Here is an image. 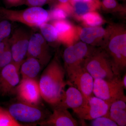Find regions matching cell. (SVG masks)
I'll return each instance as SVG.
<instances>
[{
    "mask_svg": "<svg viewBox=\"0 0 126 126\" xmlns=\"http://www.w3.org/2000/svg\"><path fill=\"white\" fill-rule=\"evenodd\" d=\"M66 73L57 54L50 61L43 71L39 82L41 97L52 106L61 100L65 86Z\"/></svg>",
    "mask_w": 126,
    "mask_h": 126,
    "instance_id": "1",
    "label": "cell"
},
{
    "mask_svg": "<svg viewBox=\"0 0 126 126\" xmlns=\"http://www.w3.org/2000/svg\"><path fill=\"white\" fill-rule=\"evenodd\" d=\"M110 105L94 95L88 99L86 105L75 114L81 119L92 120L108 113Z\"/></svg>",
    "mask_w": 126,
    "mask_h": 126,
    "instance_id": "13",
    "label": "cell"
},
{
    "mask_svg": "<svg viewBox=\"0 0 126 126\" xmlns=\"http://www.w3.org/2000/svg\"><path fill=\"white\" fill-rule=\"evenodd\" d=\"M90 124L92 126H118L115 122L106 116L100 117L93 119Z\"/></svg>",
    "mask_w": 126,
    "mask_h": 126,
    "instance_id": "28",
    "label": "cell"
},
{
    "mask_svg": "<svg viewBox=\"0 0 126 126\" xmlns=\"http://www.w3.org/2000/svg\"><path fill=\"white\" fill-rule=\"evenodd\" d=\"M25 0H4V3L8 9L10 7H15L24 5Z\"/></svg>",
    "mask_w": 126,
    "mask_h": 126,
    "instance_id": "30",
    "label": "cell"
},
{
    "mask_svg": "<svg viewBox=\"0 0 126 126\" xmlns=\"http://www.w3.org/2000/svg\"><path fill=\"white\" fill-rule=\"evenodd\" d=\"M72 13H73L72 7L69 3L59 2L49 12V20H66Z\"/></svg>",
    "mask_w": 126,
    "mask_h": 126,
    "instance_id": "21",
    "label": "cell"
},
{
    "mask_svg": "<svg viewBox=\"0 0 126 126\" xmlns=\"http://www.w3.org/2000/svg\"><path fill=\"white\" fill-rule=\"evenodd\" d=\"M69 2L72 5L73 13L78 19L86 13L95 11L98 9L94 0L93 1L86 0H70Z\"/></svg>",
    "mask_w": 126,
    "mask_h": 126,
    "instance_id": "20",
    "label": "cell"
},
{
    "mask_svg": "<svg viewBox=\"0 0 126 126\" xmlns=\"http://www.w3.org/2000/svg\"><path fill=\"white\" fill-rule=\"evenodd\" d=\"M122 82L123 84L124 89L126 90V73L124 74L123 77L122 78Z\"/></svg>",
    "mask_w": 126,
    "mask_h": 126,
    "instance_id": "32",
    "label": "cell"
},
{
    "mask_svg": "<svg viewBox=\"0 0 126 126\" xmlns=\"http://www.w3.org/2000/svg\"><path fill=\"white\" fill-rule=\"evenodd\" d=\"M86 0L88 1H93L94 0Z\"/></svg>",
    "mask_w": 126,
    "mask_h": 126,
    "instance_id": "34",
    "label": "cell"
},
{
    "mask_svg": "<svg viewBox=\"0 0 126 126\" xmlns=\"http://www.w3.org/2000/svg\"><path fill=\"white\" fill-rule=\"evenodd\" d=\"M48 2H50V3H53L56 0H48Z\"/></svg>",
    "mask_w": 126,
    "mask_h": 126,
    "instance_id": "33",
    "label": "cell"
},
{
    "mask_svg": "<svg viewBox=\"0 0 126 126\" xmlns=\"http://www.w3.org/2000/svg\"><path fill=\"white\" fill-rule=\"evenodd\" d=\"M0 17L10 22L22 23L31 28H37L49 21V12L41 7H29L14 10L0 7Z\"/></svg>",
    "mask_w": 126,
    "mask_h": 126,
    "instance_id": "3",
    "label": "cell"
},
{
    "mask_svg": "<svg viewBox=\"0 0 126 126\" xmlns=\"http://www.w3.org/2000/svg\"><path fill=\"white\" fill-rule=\"evenodd\" d=\"M118 126H126V98L117 99L110 105L108 113L105 115Z\"/></svg>",
    "mask_w": 126,
    "mask_h": 126,
    "instance_id": "18",
    "label": "cell"
},
{
    "mask_svg": "<svg viewBox=\"0 0 126 126\" xmlns=\"http://www.w3.org/2000/svg\"><path fill=\"white\" fill-rule=\"evenodd\" d=\"M122 76L112 79H94L93 93L110 105L117 99L126 98Z\"/></svg>",
    "mask_w": 126,
    "mask_h": 126,
    "instance_id": "5",
    "label": "cell"
},
{
    "mask_svg": "<svg viewBox=\"0 0 126 126\" xmlns=\"http://www.w3.org/2000/svg\"><path fill=\"white\" fill-rule=\"evenodd\" d=\"M8 111L17 122L38 124L46 119L51 114L49 111L40 108L20 101L9 106Z\"/></svg>",
    "mask_w": 126,
    "mask_h": 126,
    "instance_id": "6",
    "label": "cell"
},
{
    "mask_svg": "<svg viewBox=\"0 0 126 126\" xmlns=\"http://www.w3.org/2000/svg\"><path fill=\"white\" fill-rule=\"evenodd\" d=\"M83 63L64 69L69 82L73 84L88 100L94 95L93 93L94 79L85 69Z\"/></svg>",
    "mask_w": 126,
    "mask_h": 126,
    "instance_id": "8",
    "label": "cell"
},
{
    "mask_svg": "<svg viewBox=\"0 0 126 126\" xmlns=\"http://www.w3.org/2000/svg\"><path fill=\"white\" fill-rule=\"evenodd\" d=\"M32 33L23 27L16 28L10 36L9 42L12 53L13 62L20 70L27 56L30 39Z\"/></svg>",
    "mask_w": 126,
    "mask_h": 126,
    "instance_id": "7",
    "label": "cell"
},
{
    "mask_svg": "<svg viewBox=\"0 0 126 126\" xmlns=\"http://www.w3.org/2000/svg\"><path fill=\"white\" fill-rule=\"evenodd\" d=\"M107 33V29L101 26L79 29V36L82 42L93 47H101Z\"/></svg>",
    "mask_w": 126,
    "mask_h": 126,
    "instance_id": "17",
    "label": "cell"
},
{
    "mask_svg": "<svg viewBox=\"0 0 126 126\" xmlns=\"http://www.w3.org/2000/svg\"><path fill=\"white\" fill-rule=\"evenodd\" d=\"M9 37L3 40L0 44V59L1 58V56H2L3 53H4L5 47L6 45L8 39L9 38Z\"/></svg>",
    "mask_w": 126,
    "mask_h": 126,
    "instance_id": "31",
    "label": "cell"
},
{
    "mask_svg": "<svg viewBox=\"0 0 126 126\" xmlns=\"http://www.w3.org/2000/svg\"><path fill=\"white\" fill-rule=\"evenodd\" d=\"M26 57H32L39 60L43 67L50 61L52 55L49 45L39 33L32 34L30 39Z\"/></svg>",
    "mask_w": 126,
    "mask_h": 126,
    "instance_id": "11",
    "label": "cell"
},
{
    "mask_svg": "<svg viewBox=\"0 0 126 126\" xmlns=\"http://www.w3.org/2000/svg\"><path fill=\"white\" fill-rule=\"evenodd\" d=\"M84 25L89 27L100 26L104 23V20L101 15L95 11L89 12L82 16L79 19Z\"/></svg>",
    "mask_w": 126,
    "mask_h": 126,
    "instance_id": "23",
    "label": "cell"
},
{
    "mask_svg": "<svg viewBox=\"0 0 126 126\" xmlns=\"http://www.w3.org/2000/svg\"><path fill=\"white\" fill-rule=\"evenodd\" d=\"M98 9L110 12H125L124 9L119 7L116 0H94Z\"/></svg>",
    "mask_w": 126,
    "mask_h": 126,
    "instance_id": "24",
    "label": "cell"
},
{
    "mask_svg": "<svg viewBox=\"0 0 126 126\" xmlns=\"http://www.w3.org/2000/svg\"><path fill=\"white\" fill-rule=\"evenodd\" d=\"M88 101L78 89L74 86H70L64 91L59 102L53 107L70 109L76 113L86 105Z\"/></svg>",
    "mask_w": 126,
    "mask_h": 126,
    "instance_id": "14",
    "label": "cell"
},
{
    "mask_svg": "<svg viewBox=\"0 0 126 126\" xmlns=\"http://www.w3.org/2000/svg\"><path fill=\"white\" fill-rule=\"evenodd\" d=\"M47 2L48 0H25L24 5L29 7H41Z\"/></svg>",
    "mask_w": 126,
    "mask_h": 126,
    "instance_id": "29",
    "label": "cell"
},
{
    "mask_svg": "<svg viewBox=\"0 0 126 126\" xmlns=\"http://www.w3.org/2000/svg\"><path fill=\"white\" fill-rule=\"evenodd\" d=\"M39 28L41 34L48 45L55 46L60 43L57 32L52 24L46 22L41 25Z\"/></svg>",
    "mask_w": 126,
    "mask_h": 126,
    "instance_id": "22",
    "label": "cell"
},
{
    "mask_svg": "<svg viewBox=\"0 0 126 126\" xmlns=\"http://www.w3.org/2000/svg\"><path fill=\"white\" fill-rule=\"evenodd\" d=\"M24 126L16 121L8 110L0 107V126Z\"/></svg>",
    "mask_w": 126,
    "mask_h": 126,
    "instance_id": "25",
    "label": "cell"
},
{
    "mask_svg": "<svg viewBox=\"0 0 126 126\" xmlns=\"http://www.w3.org/2000/svg\"><path fill=\"white\" fill-rule=\"evenodd\" d=\"M11 22L0 17V44L10 37L12 32Z\"/></svg>",
    "mask_w": 126,
    "mask_h": 126,
    "instance_id": "26",
    "label": "cell"
},
{
    "mask_svg": "<svg viewBox=\"0 0 126 126\" xmlns=\"http://www.w3.org/2000/svg\"><path fill=\"white\" fill-rule=\"evenodd\" d=\"M110 58L114 75L122 76L126 69V31L121 25H111L107 29L101 47Z\"/></svg>",
    "mask_w": 126,
    "mask_h": 126,
    "instance_id": "2",
    "label": "cell"
},
{
    "mask_svg": "<svg viewBox=\"0 0 126 126\" xmlns=\"http://www.w3.org/2000/svg\"><path fill=\"white\" fill-rule=\"evenodd\" d=\"M83 65L94 79H109L115 76L110 58L102 47H94L84 60Z\"/></svg>",
    "mask_w": 126,
    "mask_h": 126,
    "instance_id": "4",
    "label": "cell"
},
{
    "mask_svg": "<svg viewBox=\"0 0 126 126\" xmlns=\"http://www.w3.org/2000/svg\"><path fill=\"white\" fill-rule=\"evenodd\" d=\"M51 24L57 32L60 43L68 46L75 43L79 37L78 28L66 20L53 21Z\"/></svg>",
    "mask_w": 126,
    "mask_h": 126,
    "instance_id": "16",
    "label": "cell"
},
{
    "mask_svg": "<svg viewBox=\"0 0 126 126\" xmlns=\"http://www.w3.org/2000/svg\"><path fill=\"white\" fill-rule=\"evenodd\" d=\"M40 62L32 57H26L20 66L22 79H36L43 68Z\"/></svg>",
    "mask_w": 126,
    "mask_h": 126,
    "instance_id": "19",
    "label": "cell"
},
{
    "mask_svg": "<svg viewBox=\"0 0 126 126\" xmlns=\"http://www.w3.org/2000/svg\"><path fill=\"white\" fill-rule=\"evenodd\" d=\"M20 70L12 62L0 71V94L9 96L15 93L20 83Z\"/></svg>",
    "mask_w": 126,
    "mask_h": 126,
    "instance_id": "12",
    "label": "cell"
},
{
    "mask_svg": "<svg viewBox=\"0 0 126 126\" xmlns=\"http://www.w3.org/2000/svg\"><path fill=\"white\" fill-rule=\"evenodd\" d=\"M15 93L20 101L34 106H39L42 98L36 79H22Z\"/></svg>",
    "mask_w": 126,
    "mask_h": 126,
    "instance_id": "9",
    "label": "cell"
},
{
    "mask_svg": "<svg viewBox=\"0 0 126 126\" xmlns=\"http://www.w3.org/2000/svg\"><path fill=\"white\" fill-rule=\"evenodd\" d=\"M94 47L79 41L65 48L63 54L64 68L82 63Z\"/></svg>",
    "mask_w": 126,
    "mask_h": 126,
    "instance_id": "10",
    "label": "cell"
},
{
    "mask_svg": "<svg viewBox=\"0 0 126 126\" xmlns=\"http://www.w3.org/2000/svg\"><path fill=\"white\" fill-rule=\"evenodd\" d=\"M12 62H13L12 53L8 39L4 53L0 60V71Z\"/></svg>",
    "mask_w": 126,
    "mask_h": 126,
    "instance_id": "27",
    "label": "cell"
},
{
    "mask_svg": "<svg viewBox=\"0 0 126 126\" xmlns=\"http://www.w3.org/2000/svg\"><path fill=\"white\" fill-rule=\"evenodd\" d=\"M53 112L38 124L46 126H77L78 123L67 109L53 107Z\"/></svg>",
    "mask_w": 126,
    "mask_h": 126,
    "instance_id": "15",
    "label": "cell"
}]
</instances>
